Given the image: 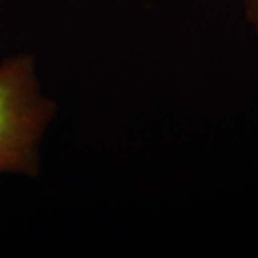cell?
I'll return each mask as SVG.
<instances>
[{
	"label": "cell",
	"mask_w": 258,
	"mask_h": 258,
	"mask_svg": "<svg viewBox=\"0 0 258 258\" xmlns=\"http://www.w3.org/2000/svg\"><path fill=\"white\" fill-rule=\"evenodd\" d=\"M57 113V102L42 89L35 56L0 62V175H40L42 141Z\"/></svg>",
	"instance_id": "6da1fadb"
},
{
	"label": "cell",
	"mask_w": 258,
	"mask_h": 258,
	"mask_svg": "<svg viewBox=\"0 0 258 258\" xmlns=\"http://www.w3.org/2000/svg\"><path fill=\"white\" fill-rule=\"evenodd\" d=\"M245 19L258 36V0H240Z\"/></svg>",
	"instance_id": "7a4b0ae2"
}]
</instances>
